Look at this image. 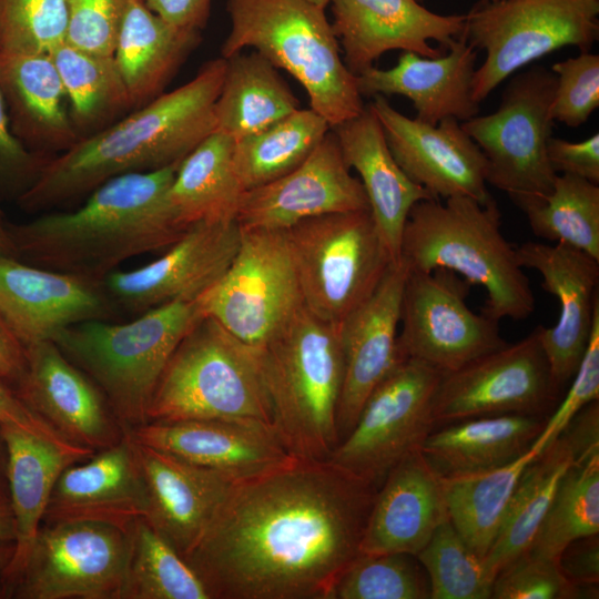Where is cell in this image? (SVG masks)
Listing matches in <instances>:
<instances>
[{
	"label": "cell",
	"mask_w": 599,
	"mask_h": 599,
	"mask_svg": "<svg viewBox=\"0 0 599 599\" xmlns=\"http://www.w3.org/2000/svg\"><path fill=\"white\" fill-rule=\"evenodd\" d=\"M516 255L522 268L540 274L542 288L559 303L557 323L536 328L561 396L577 373L599 311V261L566 244L532 241L516 246Z\"/></svg>",
	"instance_id": "obj_19"
},
{
	"label": "cell",
	"mask_w": 599,
	"mask_h": 599,
	"mask_svg": "<svg viewBox=\"0 0 599 599\" xmlns=\"http://www.w3.org/2000/svg\"><path fill=\"white\" fill-rule=\"evenodd\" d=\"M331 599H430V582L415 555L359 554L337 580Z\"/></svg>",
	"instance_id": "obj_45"
},
{
	"label": "cell",
	"mask_w": 599,
	"mask_h": 599,
	"mask_svg": "<svg viewBox=\"0 0 599 599\" xmlns=\"http://www.w3.org/2000/svg\"><path fill=\"white\" fill-rule=\"evenodd\" d=\"M300 109V101L277 68L257 51L226 59L215 102V132L234 141L258 133Z\"/></svg>",
	"instance_id": "obj_35"
},
{
	"label": "cell",
	"mask_w": 599,
	"mask_h": 599,
	"mask_svg": "<svg viewBox=\"0 0 599 599\" xmlns=\"http://www.w3.org/2000/svg\"><path fill=\"white\" fill-rule=\"evenodd\" d=\"M548 417L504 414L436 427L420 450L440 476L497 468L526 454Z\"/></svg>",
	"instance_id": "obj_34"
},
{
	"label": "cell",
	"mask_w": 599,
	"mask_h": 599,
	"mask_svg": "<svg viewBox=\"0 0 599 599\" xmlns=\"http://www.w3.org/2000/svg\"><path fill=\"white\" fill-rule=\"evenodd\" d=\"M447 50L435 58L403 51L393 68L370 67L356 75L358 92L362 97H406L416 119L426 123L447 118L467 121L479 113L471 90L477 50L461 38L454 39Z\"/></svg>",
	"instance_id": "obj_28"
},
{
	"label": "cell",
	"mask_w": 599,
	"mask_h": 599,
	"mask_svg": "<svg viewBox=\"0 0 599 599\" xmlns=\"http://www.w3.org/2000/svg\"><path fill=\"white\" fill-rule=\"evenodd\" d=\"M68 0H0V52L51 53L65 42Z\"/></svg>",
	"instance_id": "obj_46"
},
{
	"label": "cell",
	"mask_w": 599,
	"mask_h": 599,
	"mask_svg": "<svg viewBox=\"0 0 599 599\" xmlns=\"http://www.w3.org/2000/svg\"><path fill=\"white\" fill-rule=\"evenodd\" d=\"M179 164L114 176L72 211L10 223L17 257L102 281L130 258L166 250L190 227L180 222L169 197Z\"/></svg>",
	"instance_id": "obj_3"
},
{
	"label": "cell",
	"mask_w": 599,
	"mask_h": 599,
	"mask_svg": "<svg viewBox=\"0 0 599 599\" xmlns=\"http://www.w3.org/2000/svg\"><path fill=\"white\" fill-rule=\"evenodd\" d=\"M130 432L139 441L215 471L233 484L296 459L272 425L258 420L152 422Z\"/></svg>",
	"instance_id": "obj_23"
},
{
	"label": "cell",
	"mask_w": 599,
	"mask_h": 599,
	"mask_svg": "<svg viewBox=\"0 0 599 599\" xmlns=\"http://www.w3.org/2000/svg\"><path fill=\"white\" fill-rule=\"evenodd\" d=\"M328 4L344 63L354 75L392 50L438 57L441 51L428 41L436 40L447 49L460 37L465 23V14H438L418 0H329Z\"/></svg>",
	"instance_id": "obj_24"
},
{
	"label": "cell",
	"mask_w": 599,
	"mask_h": 599,
	"mask_svg": "<svg viewBox=\"0 0 599 599\" xmlns=\"http://www.w3.org/2000/svg\"><path fill=\"white\" fill-rule=\"evenodd\" d=\"M17 530L9 498H0V542L16 541Z\"/></svg>",
	"instance_id": "obj_57"
},
{
	"label": "cell",
	"mask_w": 599,
	"mask_h": 599,
	"mask_svg": "<svg viewBox=\"0 0 599 599\" xmlns=\"http://www.w3.org/2000/svg\"><path fill=\"white\" fill-rule=\"evenodd\" d=\"M448 517L440 475L420 448L390 469L377 489L361 554L417 555Z\"/></svg>",
	"instance_id": "obj_29"
},
{
	"label": "cell",
	"mask_w": 599,
	"mask_h": 599,
	"mask_svg": "<svg viewBox=\"0 0 599 599\" xmlns=\"http://www.w3.org/2000/svg\"><path fill=\"white\" fill-rule=\"evenodd\" d=\"M120 599H211L202 579L144 518L131 526Z\"/></svg>",
	"instance_id": "obj_42"
},
{
	"label": "cell",
	"mask_w": 599,
	"mask_h": 599,
	"mask_svg": "<svg viewBox=\"0 0 599 599\" xmlns=\"http://www.w3.org/2000/svg\"><path fill=\"white\" fill-rule=\"evenodd\" d=\"M26 362L24 346L0 318V376L17 382Z\"/></svg>",
	"instance_id": "obj_56"
},
{
	"label": "cell",
	"mask_w": 599,
	"mask_h": 599,
	"mask_svg": "<svg viewBox=\"0 0 599 599\" xmlns=\"http://www.w3.org/2000/svg\"><path fill=\"white\" fill-rule=\"evenodd\" d=\"M599 399V311L597 312L588 346L570 382L568 392L548 416L531 448L540 453L588 404Z\"/></svg>",
	"instance_id": "obj_50"
},
{
	"label": "cell",
	"mask_w": 599,
	"mask_h": 599,
	"mask_svg": "<svg viewBox=\"0 0 599 599\" xmlns=\"http://www.w3.org/2000/svg\"><path fill=\"white\" fill-rule=\"evenodd\" d=\"M309 2H313L319 7L326 8L328 6L329 0H308Z\"/></svg>",
	"instance_id": "obj_61"
},
{
	"label": "cell",
	"mask_w": 599,
	"mask_h": 599,
	"mask_svg": "<svg viewBox=\"0 0 599 599\" xmlns=\"http://www.w3.org/2000/svg\"><path fill=\"white\" fill-rule=\"evenodd\" d=\"M14 554V541L0 542V573L9 565Z\"/></svg>",
	"instance_id": "obj_60"
},
{
	"label": "cell",
	"mask_w": 599,
	"mask_h": 599,
	"mask_svg": "<svg viewBox=\"0 0 599 599\" xmlns=\"http://www.w3.org/2000/svg\"><path fill=\"white\" fill-rule=\"evenodd\" d=\"M441 376L420 361H399L368 395L328 460L378 489L390 469L436 428L432 402Z\"/></svg>",
	"instance_id": "obj_14"
},
{
	"label": "cell",
	"mask_w": 599,
	"mask_h": 599,
	"mask_svg": "<svg viewBox=\"0 0 599 599\" xmlns=\"http://www.w3.org/2000/svg\"><path fill=\"white\" fill-rule=\"evenodd\" d=\"M581 598L559 569L557 560L524 552L495 577L491 599Z\"/></svg>",
	"instance_id": "obj_48"
},
{
	"label": "cell",
	"mask_w": 599,
	"mask_h": 599,
	"mask_svg": "<svg viewBox=\"0 0 599 599\" xmlns=\"http://www.w3.org/2000/svg\"><path fill=\"white\" fill-rule=\"evenodd\" d=\"M240 240L235 220L195 223L162 256L134 270L113 271L102 283L118 311L136 315L174 301L194 300L225 273Z\"/></svg>",
	"instance_id": "obj_17"
},
{
	"label": "cell",
	"mask_w": 599,
	"mask_h": 599,
	"mask_svg": "<svg viewBox=\"0 0 599 599\" xmlns=\"http://www.w3.org/2000/svg\"><path fill=\"white\" fill-rule=\"evenodd\" d=\"M599 534L578 538L560 552L557 562L565 578L576 586L581 598H598Z\"/></svg>",
	"instance_id": "obj_53"
},
{
	"label": "cell",
	"mask_w": 599,
	"mask_h": 599,
	"mask_svg": "<svg viewBox=\"0 0 599 599\" xmlns=\"http://www.w3.org/2000/svg\"><path fill=\"white\" fill-rule=\"evenodd\" d=\"M430 582V599H491L494 578L449 518L416 555Z\"/></svg>",
	"instance_id": "obj_44"
},
{
	"label": "cell",
	"mask_w": 599,
	"mask_h": 599,
	"mask_svg": "<svg viewBox=\"0 0 599 599\" xmlns=\"http://www.w3.org/2000/svg\"><path fill=\"white\" fill-rule=\"evenodd\" d=\"M116 313L102 281L0 254V318L24 347L73 324L113 321Z\"/></svg>",
	"instance_id": "obj_20"
},
{
	"label": "cell",
	"mask_w": 599,
	"mask_h": 599,
	"mask_svg": "<svg viewBox=\"0 0 599 599\" xmlns=\"http://www.w3.org/2000/svg\"><path fill=\"white\" fill-rule=\"evenodd\" d=\"M331 130L337 138L346 165L359 175L386 250L393 262H398L402 236L412 207L419 201L435 197L413 182L397 164L369 104L357 116Z\"/></svg>",
	"instance_id": "obj_30"
},
{
	"label": "cell",
	"mask_w": 599,
	"mask_h": 599,
	"mask_svg": "<svg viewBox=\"0 0 599 599\" xmlns=\"http://www.w3.org/2000/svg\"><path fill=\"white\" fill-rule=\"evenodd\" d=\"M561 396L556 392L537 328L512 344L443 374L432 402L436 427L504 414L548 417Z\"/></svg>",
	"instance_id": "obj_16"
},
{
	"label": "cell",
	"mask_w": 599,
	"mask_h": 599,
	"mask_svg": "<svg viewBox=\"0 0 599 599\" xmlns=\"http://www.w3.org/2000/svg\"><path fill=\"white\" fill-rule=\"evenodd\" d=\"M376 493L331 460L294 459L233 484L184 559L211 599H331Z\"/></svg>",
	"instance_id": "obj_1"
},
{
	"label": "cell",
	"mask_w": 599,
	"mask_h": 599,
	"mask_svg": "<svg viewBox=\"0 0 599 599\" xmlns=\"http://www.w3.org/2000/svg\"><path fill=\"white\" fill-rule=\"evenodd\" d=\"M538 454L530 448L518 459L497 468L440 476L448 518L481 559L499 531L521 473Z\"/></svg>",
	"instance_id": "obj_38"
},
{
	"label": "cell",
	"mask_w": 599,
	"mask_h": 599,
	"mask_svg": "<svg viewBox=\"0 0 599 599\" xmlns=\"http://www.w3.org/2000/svg\"><path fill=\"white\" fill-rule=\"evenodd\" d=\"M0 425L24 429L63 447H80L58 434L48 423L33 413L19 396L10 382L0 376ZM84 448V447H83Z\"/></svg>",
	"instance_id": "obj_54"
},
{
	"label": "cell",
	"mask_w": 599,
	"mask_h": 599,
	"mask_svg": "<svg viewBox=\"0 0 599 599\" xmlns=\"http://www.w3.org/2000/svg\"><path fill=\"white\" fill-rule=\"evenodd\" d=\"M284 233L304 306L336 326L374 293L395 263L369 210L311 217Z\"/></svg>",
	"instance_id": "obj_9"
},
{
	"label": "cell",
	"mask_w": 599,
	"mask_h": 599,
	"mask_svg": "<svg viewBox=\"0 0 599 599\" xmlns=\"http://www.w3.org/2000/svg\"><path fill=\"white\" fill-rule=\"evenodd\" d=\"M0 89L11 130L30 151L52 158L81 139L50 54L0 52Z\"/></svg>",
	"instance_id": "obj_31"
},
{
	"label": "cell",
	"mask_w": 599,
	"mask_h": 599,
	"mask_svg": "<svg viewBox=\"0 0 599 599\" xmlns=\"http://www.w3.org/2000/svg\"><path fill=\"white\" fill-rule=\"evenodd\" d=\"M599 0H479L459 38L485 52L471 90L480 104L520 68L567 45L588 52L599 34Z\"/></svg>",
	"instance_id": "obj_10"
},
{
	"label": "cell",
	"mask_w": 599,
	"mask_h": 599,
	"mask_svg": "<svg viewBox=\"0 0 599 599\" xmlns=\"http://www.w3.org/2000/svg\"><path fill=\"white\" fill-rule=\"evenodd\" d=\"M204 315L238 339L262 348L304 306L284 231L243 230L221 278L199 297Z\"/></svg>",
	"instance_id": "obj_12"
},
{
	"label": "cell",
	"mask_w": 599,
	"mask_h": 599,
	"mask_svg": "<svg viewBox=\"0 0 599 599\" xmlns=\"http://www.w3.org/2000/svg\"><path fill=\"white\" fill-rule=\"evenodd\" d=\"M247 419L271 424L261 348L203 315L184 335L154 389L146 423Z\"/></svg>",
	"instance_id": "obj_8"
},
{
	"label": "cell",
	"mask_w": 599,
	"mask_h": 599,
	"mask_svg": "<svg viewBox=\"0 0 599 599\" xmlns=\"http://www.w3.org/2000/svg\"><path fill=\"white\" fill-rule=\"evenodd\" d=\"M0 254L16 256V247L10 231V222L4 219L0 210Z\"/></svg>",
	"instance_id": "obj_58"
},
{
	"label": "cell",
	"mask_w": 599,
	"mask_h": 599,
	"mask_svg": "<svg viewBox=\"0 0 599 599\" xmlns=\"http://www.w3.org/2000/svg\"><path fill=\"white\" fill-rule=\"evenodd\" d=\"M132 438L146 495L142 518L184 558L203 536L233 483Z\"/></svg>",
	"instance_id": "obj_27"
},
{
	"label": "cell",
	"mask_w": 599,
	"mask_h": 599,
	"mask_svg": "<svg viewBox=\"0 0 599 599\" xmlns=\"http://www.w3.org/2000/svg\"><path fill=\"white\" fill-rule=\"evenodd\" d=\"M226 59L205 62L196 75L52 156L18 199L29 213L49 212L89 195L105 181L180 163L215 132V102Z\"/></svg>",
	"instance_id": "obj_2"
},
{
	"label": "cell",
	"mask_w": 599,
	"mask_h": 599,
	"mask_svg": "<svg viewBox=\"0 0 599 599\" xmlns=\"http://www.w3.org/2000/svg\"><path fill=\"white\" fill-rule=\"evenodd\" d=\"M548 162L556 174H570L599 184V134L580 142L550 136Z\"/></svg>",
	"instance_id": "obj_52"
},
{
	"label": "cell",
	"mask_w": 599,
	"mask_h": 599,
	"mask_svg": "<svg viewBox=\"0 0 599 599\" xmlns=\"http://www.w3.org/2000/svg\"><path fill=\"white\" fill-rule=\"evenodd\" d=\"M407 275L402 260L393 263L374 293L337 325L344 362L337 412L339 441L352 430L372 390L403 359L398 331Z\"/></svg>",
	"instance_id": "obj_25"
},
{
	"label": "cell",
	"mask_w": 599,
	"mask_h": 599,
	"mask_svg": "<svg viewBox=\"0 0 599 599\" xmlns=\"http://www.w3.org/2000/svg\"><path fill=\"white\" fill-rule=\"evenodd\" d=\"M16 382L26 405L73 445L98 451L119 443L125 430L98 386L52 341L24 347Z\"/></svg>",
	"instance_id": "obj_22"
},
{
	"label": "cell",
	"mask_w": 599,
	"mask_h": 599,
	"mask_svg": "<svg viewBox=\"0 0 599 599\" xmlns=\"http://www.w3.org/2000/svg\"><path fill=\"white\" fill-rule=\"evenodd\" d=\"M271 424L296 459L328 460L339 443L344 362L338 327L303 306L261 348Z\"/></svg>",
	"instance_id": "obj_5"
},
{
	"label": "cell",
	"mask_w": 599,
	"mask_h": 599,
	"mask_svg": "<svg viewBox=\"0 0 599 599\" xmlns=\"http://www.w3.org/2000/svg\"><path fill=\"white\" fill-rule=\"evenodd\" d=\"M49 159L27 149L13 134L0 89V197L18 201L38 180Z\"/></svg>",
	"instance_id": "obj_51"
},
{
	"label": "cell",
	"mask_w": 599,
	"mask_h": 599,
	"mask_svg": "<svg viewBox=\"0 0 599 599\" xmlns=\"http://www.w3.org/2000/svg\"><path fill=\"white\" fill-rule=\"evenodd\" d=\"M129 0H68L65 43L113 55Z\"/></svg>",
	"instance_id": "obj_49"
},
{
	"label": "cell",
	"mask_w": 599,
	"mask_h": 599,
	"mask_svg": "<svg viewBox=\"0 0 599 599\" xmlns=\"http://www.w3.org/2000/svg\"><path fill=\"white\" fill-rule=\"evenodd\" d=\"M512 203L526 215L536 236L569 245L599 261V184L557 174L549 194Z\"/></svg>",
	"instance_id": "obj_41"
},
{
	"label": "cell",
	"mask_w": 599,
	"mask_h": 599,
	"mask_svg": "<svg viewBox=\"0 0 599 599\" xmlns=\"http://www.w3.org/2000/svg\"><path fill=\"white\" fill-rule=\"evenodd\" d=\"M146 512L143 477L133 438L67 467L51 493L41 524L93 521L130 529Z\"/></svg>",
	"instance_id": "obj_26"
},
{
	"label": "cell",
	"mask_w": 599,
	"mask_h": 599,
	"mask_svg": "<svg viewBox=\"0 0 599 599\" xmlns=\"http://www.w3.org/2000/svg\"><path fill=\"white\" fill-rule=\"evenodd\" d=\"M583 458L587 457L580 456L562 430L526 466L499 531L483 559L494 580L501 569L527 551L564 474Z\"/></svg>",
	"instance_id": "obj_36"
},
{
	"label": "cell",
	"mask_w": 599,
	"mask_h": 599,
	"mask_svg": "<svg viewBox=\"0 0 599 599\" xmlns=\"http://www.w3.org/2000/svg\"><path fill=\"white\" fill-rule=\"evenodd\" d=\"M1 428L8 454L9 500L17 530L13 557L0 573L3 581L22 566L62 471L95 451L83 447H63L13 426L1 425Z\"/></svg>",
	"instance_id": "obj_32"
},
{
	"label": "cell",
	"mask_w": 599,
	"mask_h": 599,
	"mask_svg": "<svg viewBox=\"0 0 599 599\" xmlns=\"http://www.w3.org/2000/svg\"><path fill=\"white\" fill-rule=\"evenodd\" d=\"M212 0H144L149 9L174 26L201 31L207 23Z\"/></svg>",
	"instance_id": "obj_55"
},
{
	"label": "cell",
	"mask_w": 599,
	"mask_h": 599,
	"mask_svg": "<svg viewBox=\"0 0 599 599\" xmlns=\"http://www.w3.org/2000/svg\"><path fill=\"white\" fill-rule=\"evenodd\" d=\"M359 210H369L364 187L329 130L293 171L245 191L235 221L243 230L285 231L311 217Z\"/></svg>",
	"instance_id": "obj_21"
},
{
	"label": "cell",
	"mask_w": 599,
	"mask_h": 599,
	"mask_svg": "<svg viewBox=\"0 0 599 599\" xmlns=\"http://www.w3.org/2000/svg\"><path fill=\"white\" fill-rule=\"evenodd\" d=\"M7 445L0 425V498H9L7 479Z\"/></svg>",
	"instance_id": "obj_59"
},
{
	"label": "cell",
	"mask_w": 599,
	"mask_h": 599,
	"mask_svg": "<svg viewBox=\"0 0 599 599\" xmlns=\"http://www.w3.org/2000/svg\"><path fill=\"white\" fill-rule=\"evenodd\" d=\"M199 298L174 301L126 323L92 319L52 339L101 390L124 430L146 423L154 389L176 346L203 316Z\"/></svg>",
	"instance_id": "obj_6"
},
{
	"label": "cell",
	"mask_w": 599,
	"mask_h": 599,
	"mask_svg": "<svg viewBox=\"0 0 599 599\" xmlns=\"http://www.w3.org/2000/svg\"><path fill=\"white\" fill-rule=\"evenodd\" d=\"M329 130L328 122L314 110L298 109L267 129L235 141L234 169L244 192L293 171Z\"/></svg>",
	"instance_id": "obj_40"
},
{
	"label": "cell",
	"mask_w": 599,
	"mask_h": 599,
	"mask_svg": "<svg viewBox=\"0 0 599 599\" xmlns=\"http://www.w3.org/2000/svg\"><path fill=\"white\" fill-rule=\"evenodd\" d=\"M557 85L551 105L554 121L578 128L599 106V55H579L556 62L551 67Z\"/></svg>",
	"instance_id": "obj_47"
},
{
	"label": "cell",
	"mask_w": 599,
	"mask_h": 599,
	"mask_svg": "<svg viewBox=\"0 0 599 599\" xmlns=\"http://www.w3.org/2000/svg\"><path fill=\"white\" fill-rule=\"evenodd\" d=\"M599 534V453L562 476L526 552L557 560L571 541Z\"/></svg>",
	"instance_id": "obj_43"
},
{
	"label": "cell",
	"mask_w": 599,
	"mask_h": 599,
	"mask_svg": "<svg viewBox=\"0 0 599 599\" xmlns=\"http://www.w3.org/2000/svg\"><path fill=\"white\" fill-rule=\"evenodd\" d=\"M500 220L494 197L485 204L468 196L419 201L408 214L399 260L409 271L445 268L481 285V312L494 319H525L535 311V295Z\"/></svg>",
	"instance_id": "obj_4"
},
{
	"label": "cell",
	"mask_w": 599,
	"mask_h": 599,
	"mask_svg": "<svg viewBox=\"0 0 599 599\" xmlns=\"http://www.w3.org/2000/svg\"><path fill=\"white\" fill-rule=\"evenodd\" d=\"M130 548L131 527L41 524L22 566L2 585L19 599H120Z\"/></svg>",
	"instance_id": "obj_13"
},
{
	"label": "cell",
	"mask_w": 599,
	"mask_h": 599,
	"mask_svg": "<svg viewBox=\"0 0 599 599\" xmlns=\"http://www.w3.org/2000/svg\"><path fill=\"white\" fill-rule=\"evenodd\" d=\"M556 74L535 65L509 81L499 108L460 122L487 161V183L511 201L551 192L556 173L547 158Z\"/></svg>",
	"instance_id": "obj_11"
},
{
	"label": "cell",
	"mask_w": 599,
	"mask_h": 599,
	"mask_svg": "<svg viewBox=\"0 0 599 599\" xmlns=\"http://www.w3.org/2000/svg\"><path fill=\"white\" fill-rule=\"evenodd\" d=\"M373 98L369 106L388 149L413 182L437 200L468 196L485 204L493 199L485 155L458 120L426 123L399 113L383 95Z\"/></svg>",
	"instance_id": "obj_18"
},
{
	"label": "cell",
	"mask_w": 599,
	"mask_h": 599,
	"mask_svg": "<svg viewBox=\"0 0 599 599\" xmlns=\"http://www.w3.org/2000/svg\"><path fill=\"white\" fill-rule=\"evenodd\" d=\"M201 41V31L180 28L129 0L113 58L133 108L160 94Z\"/></svg>",
	"instance_id": "obj_33"
},
{
	"label": "cell",
	"mask_w": 599,
	"mask_h": 599,
	"mask_svg": "<svg viewBox=\"0 0 599 599\" xmlns=\"http://www.w3.org/2000/svg\"><path fill=\"white\" fill-rule=\"evenodd\" d=\"M470 286L449 270H408L400 302V358L447 374L507 344L499 321L467 305Z\"/></svg>",
	"instance_id": "obj_15"
},
{
	"label": "cell",
	"mask_w": 599,
	"mask_h": 599,
	"mask_svg": "<svg viewBox=\"0 0 599 599\" xmlns=\"http://www.w3.org/2000/svg\"><path fill=\"white\" fill-rule=\"evenodd\" d=\"M419 2H422L423 0H418Z\"/></svg>",
	"instance_id": "obj_62"
},
{
	"label": "cell",
	"mask_w": 599,
	"mask_h": 599,
	"mask_svg": "<svg viewBox=\"0 0 599 599\" xmlns=\"http://www.w3.org/2000/svg\"><path fill=\"white\" fill-rule=\"evenodd\" d=\"M144 1V0H143Z\"/></svg>",
	"instance_id": "obj_63"
},
{
	"label": "cell",
	"mask_w": 599,
	"mask_h": 599,
	"mask_svg": "<svg viewBox=\"0 0 599 599\" xmlns=\"http://www.w3.org/2000/svg\"><path fill=\"white\" fill-rule=\"evenodd\" d=\"M62 80L71 121L89 136L131 110L132 103L113 55H100L63 43L49 53Z\"/></svg>",
	"instance_id": "obj_39"
},
{
	"label": "cell",
	"mask_w": 599,
	"mask_h": 599,
	"mask_svg": "<svg viewBox=\"0 0 599 599\" xmlns=\"http://www.w3.org/2000/svg\"><path fill=\"white\" fill-rule=\"evenodd\" d=\"M325 9L308 0H226L231 30L221 57L255 49L303 85L311 109L333 128L365 105Z\"/></svg>",
	"instance_id": "obj_7"
},
{
	"label": "cell",
	"mask_w": 599,
	"mask_h": 599,
	"mask_svg": "<svg viewBox=\"0 0 599 599\" xmlns=\"http://www.w3.org/2000/svg\"><path fill=\"white\" fill-rule=\"evenodd\" d=\"M234 143L229 135L214 132L180 162L169 197L186 227L235 220L244 190L234 169Z\"/></svg>",
	"instance_id": "obj_37"
}]
</instances>
